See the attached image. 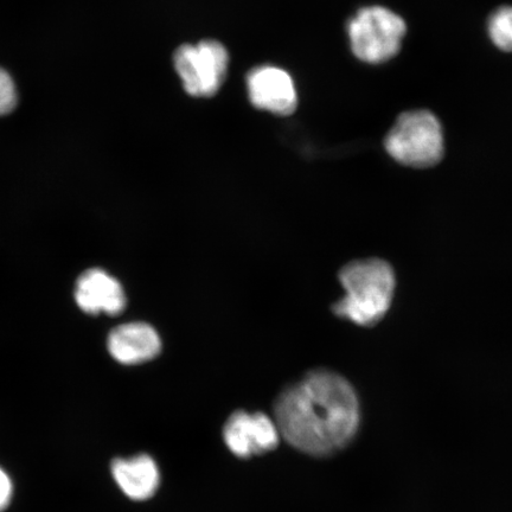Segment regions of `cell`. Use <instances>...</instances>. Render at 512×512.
I'll use <instances>...</instances> for the list:
<instances>
[{
    "instance_id": "1",
    "label": "cell",
    "mask_w": 512,
    "mask_h": 512,
    "mask_svg": "<svg viewBox=\"0 0 512 512\" xmlns=\"http://www.w3.org/2000/svg\"><path fill=\"white\" fill-rule=\"evenodd\" d=\"M275 424L292 446L328 456L347 446L360 425V405L351 384L329 370H315L275 402Z\"/></svg>"
},
{
    "instance_id": "2",
    "label": "cell",
    "mask_w": 512,
    "mask_h": 512,
    "mask_svg": "<svg viewBox=\"0 0 512 512\" xmlns=\"http://www.w3.org/2000/svg\"><path fill=\"white\" fill-rule=\"evenodd\" d=\"M345 291L332 310L336 316L361 326H374L392 305L395 274L392 266L381 259L356 260L339 272Z\"/></svg>"
},
{
    "instance_id": "3",
    "label": "cell",
    "mask_w": 512,
    "mask_h": 512,
    "mask_svg": "<svg viewBox=\"0 0 512 512\" xmlns=\"http://www.w3.org/2000/svg\"><path fill=\"white\" fill-rule=\"evenodd\" d=\"M388 155L415 169L432 168L444 157V133L440 121L427 110L402 113L384 139Z\"/></svg>"
},
{
    "instance_id": "4",
    "label": "cell",
    "mask_w": 512,
    "mask_h": 512,
    "mask_svg": "<svg viewBox=\"0 0 512 512\" xmlns=\"http://www.w3.org/2000/svg\"><path fill=\"white\" fill-rule=\"evenodd\" d=\"M352 53L370 64L388 62L400 53L407 25L403 18L383 6H368L348 25Z\"/></svg>"
},
{
    "instance_id": "5",
    "label": "cell",
    "mask_w": 512,
    "mask_h": 512,
    "mask_svg": "<svg viewBox=\"0 0 512 512\" xmlns=\"http://www.w3.org/2000/svg\"><path fill=\"white\" fill-rule=\"evenodd\" d=\"M174 64L185 92L195 98H211L227 78L229 54L222 43L206 40L179 47Z\"/></svg>"
},
{
    "instance_id": "6",
    "label": "cell",
    "mask_w": 512,
    "mask_h": 512,
    "mask_svg": "<svg viewBox=\"0 0 512 512\" xmlns=\"http://www.w3.org/2000/svg\"><path fill=\"white\" fill-rule=\"evenodd\" d=\"M280 432L275 421L261 413L236 412L223 428V439L235 456L249 458L274 450Z\"/></svg>"
},
{
    "instance_id": "7",
    "label": "cell",
    "mask_w": 512,
    "mask_h": 512,
    "mask_svg": "<svg viewBox=\"0 0 512 512\" xmlns=\"http://www.w3.org/2000/svg\"><path fill=\"white\" fill-rule=\"evenodd\" d=\"M249 100L259 110L291 115L297 110L298 95L291 75L274 66L256 67L247 75Z\"/></svg>"
},
{
    "instance_id": "8",
    "label": "cell",
    "mask_w": 512,
    "mask_h": 512,
    "mask_svg": "<svg viewBox=\"0 0 512 512\" xmlns=\"http://www.w3.org/2000/svg\"><path fill=\"white\" fill-rule=\"evenodd\" d=\"M75 299L80 309L91 315L117 316L126 306L124 288L119 281L98 268L81 274L76 283Z\"/></svg>"
},
{
    "instance_id": "9",
    "label": "cell",
    "mask_w": 512,
    "mask_h": 512,
    "mask_svg": "<svg viewBox=\"0 0 512 512\" xmlns=\"http://www.w3.org/2000/svg\"><path fill=\"white\" fill-rule=\"evenodd\" d=\"M108 351L115 361L136 366L152 361L162 351L158 332L146 323H128L115 328L108 337Z\"/></svg>"
},
{
    "instance_id": "10",
    "label": "cell",
    "mask_w": 512,
    "mask_h": 512,
    "mask_svg": "<svg viewBox=\"0 0 512 512\" xmlns=\"http://www.w3.org/2000/svg\"><path fill=\"white\" fill-rule=\"evenodd\" d=\"M114 483L131 501L144 502L155 496L160 485V471L149 454L115 458L111 464Z\"/></svg>"
},
{
    "instance_id": "11",
    "label": "cell",
    "mask_w": 512,
    "mask_h": 512,
    "mask_svg": "<svg viewBox=\"0 0 512 512\" xmlns=\"http://www.w3.org/2000/svg\"><path fill=\"white\" fill-rule=\"evenodd\" d=\"M488 31L492 43L498 49L512 51V6H502L492 12L488 22Z\"/></svg>"
},
{
    "instance_id": "12",
    "label": "cell",
    "mask_w": 512,
    "mask_h": 512,
    "mask_svg": "<svg viewBox=\"0 0 512 512\" xmlns=\"http://www.w3.org/2000/svg\"><path fill=\"white\" fill-rule=\"evenodd\" d=\"M17 105L15 83L11 76L0 68V115L8 114Z\"/></svg>"
},
{
    "instance_id": "13",
    "label": "cell",
    "mask_w": 512,
    "mask_h": 512,
    "mask_svg": "<svg viewBox=\"0 0 512 512\" xmlns=\"http://www.w3.org/2000/svg\"><path fill=\"white\" fill-rule=\"evenodd\" d=\"M15 495L14 480L9 472L0 466V512L8 510Z\"/></svg>"
}]
</instances>
